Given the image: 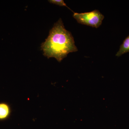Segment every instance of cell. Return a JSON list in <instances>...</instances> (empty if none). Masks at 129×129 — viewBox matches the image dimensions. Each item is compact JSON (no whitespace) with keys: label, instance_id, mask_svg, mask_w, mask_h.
Masks as SVG:
<instances>
[{"label":"cell","instance_id":"obj_1","mask_svg":"<svg viewBox=\"0 0 129 129\" xmlns=\"http://www.w3.org/2000/svg\"><path fill=\"white\" fill-rule=\"evenodd\" d=\"M44 55L48 58L54 57L58 62L71 52L78 51L71 33L64 27L61 19L55 23L45 41L42 44Z\"/></svg>","mask_w":129,"mask_h":129},{"label":"cell","instance_id":"obj_2","mask_svg":"<svg viewBox=\"0 0 129 129\" xmlns=\"http://www.w3.org/2000/svg\"><path fill=\"white\" fill-rule=\"evenodd\" d=\"M73 17L79 23L95 28L101 26L104 18L97 10L82 13L74 12Z\"/></svg>","mask_w":129,"mask_h":129},{"label":"cell","instance_id":"obj_3","mask_svg":"<svg viewBox=\"0 0 129 129\" xmlns=\"http://www.w3.org/2000/svg\"><path fill=\"white\" fill-rule=\"evenodd\" d=\"M11 113V109L9 104L6 103H0V120L7 119Z\"/></svg>","mask_w":129,"mask_h":129},{"label":"cell","instance_id":"obj_4","mask_svg":"<svg viewBox=\"0 0 129 129\" xmlns=\"http://www.w3.org/2000/svg\"><path fill=\"white\" fill-rule=\"evenodd\" d=\"M127 52H129V35L123 41L120 45L119 50L116 54V56L119 57Z\"/></svg>","mask_w":129,"mask_h":129},{"label":"cell","instance_id":"obj_5","mask_svg":"<svg viewBox=\"0 0 129 129\" xmlns=\"http://www.w3.org/2000/svg\"><path fill=\"white\" fill-rule=\"evenodd\" d=\"M49 2L52 4L60 6H64L69 8L67 6L66 3L64 2V1L63 0H50L48 1Z\"/></svg>","mask_w":129,"mask_h":129}]
</instances>
